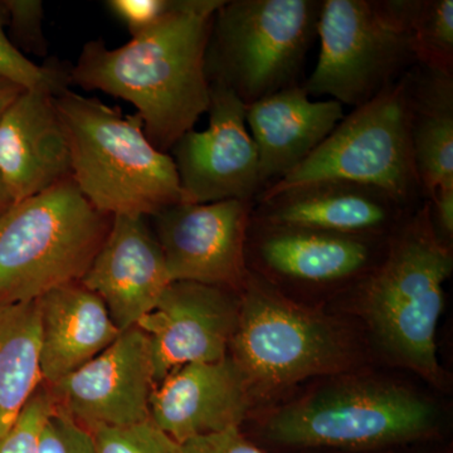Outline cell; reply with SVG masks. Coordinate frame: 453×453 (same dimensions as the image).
I'll return each instance as SVG.
<instances>
[{
    "instance_id": "21",
    "label": "cell",
    "mask_w": 453,
    "mask_h": 453,
    "mask_svg": "<svg viewBox=\"0 0 453 453\" xmlns=\"http://www.w3.org/2000/svg\"><path fill=\"white\" fill-rule=\"evenodd\" d=\"M412 148L423 199L453 183V74L412 68Z\"/></svg>"
},
{
    "instance_id": "12",
    "label": "cell",
    "mask_w": 453,
    "mask_h": 453,
    "mask_svg": "<svg viewBox=\"0 0 453 453\" xmlns=\"http://www.w3.org/2000/svg\"><path fill=\"white\" fill-rule=\"evenodd\" d=\"M46 387L56 410L88 431L148 421L157 387L148 336L138 326L125 330L94 359Z\"/></svg>"
},
{
    "instance_id": "15",
    "label": "cell",
    "mask_w": 453,
    "mask_h": 453,
    "mask_svg": "<svg viewBox=\"0 0 453 453\" xmlns=\"http://www.w3.org/2000/svg\"><path fill=\"white\" fill-rule=\"evenodd\" d=\"M416 208L380 188L325 179L259 196L252 219L329 234L388 240Z\"/></svg>"
},
{
    "instance_id": "8",
    "label": "cell",
    "mask_w": 453,
    "mask_h": 453,
    "mask_svg": "<svg viewBox=\"0 0 453 453\" xmlns=\"http://www.w3.org/2000/svg\"><path fill=\"white\" fill-rule=\"evenodd\" d=\"M437 419L434 405L404 387L351 381L285 405L266 434L282 446L371 449L428 436Z\"/></svg>"
},
{
    "instance_id": "11",
    "label": "cell",
    "mask_w": 453,
    "mask_h": 453,
    "mask_svg": "<svg viewBox=\"0 0 453 453\" xmlns=\"http://www.w3.org/2000/svg\"><path fill=\"white\" fill-rule=\"evenodd\" d=\"M210 127L188 131L170 149L181 202L257 201L262 193L257 148L247 130L246 105L231 89L211 85Z\"/></svg>"
},
{
    "instance_id": "22",
    "label": "cell",
    "mask_w": 453,
    "mask_h": 453,
    "mask_svg": "<svg viewBox=\"0 0 453 453\" xmlns=\"http://www.w3.org/2000/svg\"><path fill=\"white\" fill-rule=\"evenodd\" d=\"M43 386L40 312L35 301L0 305V437Z\"/></svg>"
},
{
    "instance_id": "18",
    "label": "cell",
    "mask_w": 453,
    "mask_h": 453,
    "mask_svg": "<svg viewBox=\"0 0 453 453\" xmlns=\"http://www.w3.org/2000/svg\"><path fill=\"white\" fill-rule=\"evenodd\" d=\"M55 97L25 89L0 118V174L16 203L71 177L70 145Z\"/></svg>"
},
{
    "instance_id": "24",
    "label": "cell",
    "mask_w": 453,
    "mask_h": 453,
    "mask_svg": "<svg viewBox=\"0 0 453 453\" xmlns=\"http://www.w3.org/2000/svg\"><path fill=\"white\" fill-rule=\"evenodd\" d=\"M8 13L4 0H0V76L26 89H43L58 96L70 88L71 67L56 58L46 65H35L12 44L7 31Z\"/></svg>"
},
{
    "instance_id": "23",
    "label": "cell",
    "mask_w": 453,
    "mask_h": 453,
    "mask_svg": "<svg viewBox=\"0 0 453 453\" xmlns=\"http://www.w3.org/2000/svg\"><path fill=\"white\" fill-rule=\"evenodd\" d=\"M412 33L417 65L453 74V0H419Z\"/></svg>"
},
{
    "instance_id": "5",
    "label": "cell",
    "mask_w": 453,
    "mask_h": 453,
    "mask_svg": "<svg viewBox=\"0 0 453 453\" xmlns=\"http://www.w3.org/2000/svg\"><path fill=\"white\" fill-rule=\"evenodd\" d=\"M323 0H225L211 20L205 50L211 85L252 105L299 85L318 37Z\"/></svg>"
},
{
    "instance_id": "28",
    "label": "cell",
    "mask_w": 453,
    "mask_h": 453,
    "mask_svg": "<svg viewBox=\"0 0 453 453\" xmlns=\"http://www.w3.org/2000/svg\"><path fill=\"white\" fill-rule=\"evenodd\" d=\"M37 453H96L91 431L53 408L42 425Z\"/></svg>"
},
{
    "instance_id": "7",
    "label": "cell",
    "mask_w": 453,
    "mask_h": 453,
    "mask_svg": "<svg viewBox=\"0 0 453 453\" xmlns=\"http://www.w3.org/2000/svg\"><path fill=\"white\" fill-rule=\"evenodd\" d=\"M325 179L380 188L413 208L425 201L412 148V70L344 116L314 153L259 196Z\"/></svg>"
},
{
    "instance_id": "20",
    "label": "cell",
    "mask_w": 453,
    "mask_h": 453,
    "mask_svg": "<svg viewBox=\"0 0 453 453\" xmlns=\"http://www.w3.org/2000/svg\"><path fill=\"white\" fill-rule=\"evenodd\" d=\"M35 303L44 386H52L94 359L121 334L103 300L80 281L53 288Z\"/></svg>"
},
{
    "instance_id": "2",
    "label": "cell",
    "mask_w": 453,
    "mask_h": 453,
    "mask_svg": "<svg viewBox=\"0 0 453 453\" xmlns=\"http://www.w3.org/2000/svg\"><path fill=\"white\" fill-rule=\"evenodd\" d=\"M55 104L70 145L71 178L97 211L149 219L181 202L175 164L151 144L138 113L124 115L70 88Z\"/></svg>"
},
{
    "instance_id": "16",
    "label": "cell",
    "mask_w": 453,
    "mask_h": 453,
    "mask_svg": "<svg viewBox=\"0 0 453 453\" xmlns=\"http://www.w3.org/2000/svg\"><path fill=\"white\" fill-rule=\"evenodd\" d=\"M80 282L103 300L120 332L136 326L172 283L148 217L113 216Z\"/></svg>"
},
{
    "instance_id": "4",
    "label": "cell",
    "mask_w": 453,
    "mask_h": 453,
    "mask_svg": "<svg viewBox=\"0 0 453 453\" xmlns=\"http://www.w3.org/2000/svg\"><path fill=\"white\" fill-rule=\"evenodd\" d=\"M111 219L85 198L71 177L16 203L0 217V305L31 303L81 281Z\"/></svg>"
},
{
    "instance_id": "32",
    "label": "cell",
    "mask_w": 453,
    "mask_h": 453,
    "mask_svg": "<svg viewBox=\"0 0 453 453\" xmlns=\"http://www.w3.org/2000/svg\"><path fill=\"white\" fill-rule=\"evenodd\" d=\"M26 88L0 76V118Z\"/></svg>"
},
{
    "instance_id": "3",
    "label": "cell",
    "mask_w": 453,
    "mask_h": 453,
    "mask_svg": "<svg viewBox=\"0 0 453 453\" xmlns=\"http://www.w3.org/2000/svg\"><path fill=\"white\" fill-rule=\"evenodd\" d=\"M451 247L438 240L423 201L389 238L386 255L359 283V303L378 344L399 365L438 383L436 334Z\"/></svg>"
},
{
    "instance_id": "9",
    "label": "cell",
    "mask_w": 453,
    "mask_h": 453,
    "mask_svg": "<svg viewBox=\"0 0 453 453\" xmlns=\"http://www.w3.org/2000/svg\"><path fill=\"white\" fill-rule=\"evenodd\" d=\"M232 357L251 388L273 389L338 372L348 360L338 332L250 273L241 288Z\"/></svg>"
},
{
    "instance_id": "25",
    "label": "cell",
    "mask_w": 453,
    "mask_h": 453,
    "mask_svg": "<svg viewBox=\"0 0 453 453\" xmlns=\"http://www.w3.org/2000/svg\"><path fill=\"white\" fill-rule=\"evenodd\" d=\"M91 434L96 453H179V443L151 419L127 427H98Z\"/></svg>"
},
{
    "instance_id": "19",
    "label": "cell",
    "mask_w": 453,
    "mask_h": 453,
    "mask_svg": "<svg viewBox=\"0 0 453 453\" xmlns=\"http://www.w3.org/2000/svg\"><path fill=\"white\" fill-rule=\"evenodd\" d=\"M342 118V104L332 98L310 100L303 83L247 106V127L257 148L262 189L275 184L314 153Z\"/></svg>"
},
{
    "instance_id": "30",
    "label": "cell",
    "mask_w": 453,
    "mask_h": 453,
    "mask_svg": "<svg viewBox=\"0 0 453 453\" xmlns=\"http://www.w3.org/2000/svg\"><path fill=\"white\" fill-rule=\"evenodd\" d=\"M179 453H262L241 434L240 428L190 438L179 445Z\"/></svg>"
},
{
    "instance_id": "31",
    "label": "cell",
    "mask_w": 453,
    "mask_h": 453,
    "mask_svg": "<svg viewBox=\"0 0 453 453\" xmlns=\"http://www.w3.org/2000/svg\"><path fill=\"white\" fill-rule=\"evenodd\" d=\"M427 202L434 234L449 247L453 237V183L438 187Z\"/></svg>"
},
{
    "instance_id": "14",
    "label": "cell",
    "mask_w": 453,
    "mask_h": 453,
    "mask_svg": "<svg viewBox=\"0 0 453 453\" xmlns=\"http://www.w3.org/2000/svg\"><path fill=\"white\" fill-rule=\"evenodd\" d=\"M238 312L240 299L231 290L170 283L157 306L136 325L150 342L155 386L180 366L228 356Z\"/></svg>"
},
{
    "instance_id": "29",
    "label": "cell",
    "mask_w": 453,
    "mask_h": 453,
    "mask_svg": "<svg viewBox=\"0 0 453 453\" xmlns=\"http://www.w3.org/2000/svg\"><path fill=\"white\" fill-rule=\"evenodd\" d=\"M172 3L173 0H109L105 4L135 37L157 25L168 13Z\"/></svg>"
},
{
    "instance_id": "6",
    "label": "cell",
    "mask_w": 453,
    "mask_h": 453,
    "mask_svg": "<svg viewBox=\"0 0 453 453\" xmlns=\"http://www.w3.org/2000/svg\"><path fill=\"white\" fill-rule=\"evenodd\" d=\"M419 0H323L320 53L303 82L310 96L359 107L417 65L413 20Z\"/></svg>"
},
{
    "instance_id": "1",
    "label": "cell",
    "mask_w": 453,
    "mask_h": 453,
    "mask_svg": "<svg viewBox=\"0 0 453 453\" xmlns=\"http://www.w3.org/2000/svg\"><path fill=\"white\" fill-rule=\"evenodd\" d=\"M223 2L173 0L157 25L119 49H107L101 40L88 42L71 67V82L129 101L151 144L169 154L210 109L205 50Z\"/></svg>"
},
{
    "instance_id": "10",
    "label": "cell",
    "mask_w": 453,
    "mask_h": 453,
    "mask_svg": "<svg viewBox=\"0 0 453 453\" xmlns=\"http://www.w3.org/2000/svg\"><path fill=\"white\" fill-rule=\"evenodd\" d=\"M255 202L177 203L149 217L170 281L242 288L250 271L246 244Z\"/></svg>"
},
{
    "instance_id": "13",
    "label": "cell",
    "mask_w": 453,
    "mask_h": 453,
    "mask_svg": "<svg viewBox=\"0 0 453 453\" xmlns=\"http://www.w3.org/2000/svg\"><path fill=\"white\" fill-rule=\"evenodd\" d=\"M388 241L273 225L251 216L247 267L253 265L250 273L270 283L339 285L363 279L377 266Z\"/></svg>"
},
{
    "instance_id": "17",
    "label": "cell",
    "mask_w": 453,
    "mask_h": 453,
    "mask_svg": "<svg viewBox=\"0 0 453 453\" xmlns=\"http://www.w3.org/2000/svg\"><path fill=\"white\" fill-rule=\"evenodd\" d=\"M251 386L234 357L190 363L172 372L150 399V419L175 442L240 428L251 404Z\"/></svg>"
},
{
    "instance_id": "33",
    "label": "cell",
    "mask_w": 453,
    "mask_h": 453,
    "mask_svg": "<svg viewBox=\"0 0 453 453\" xmlns=\"http://www.w3.org/2000/svg\"><path fill=\"white\" fill-rule=\"evenodd\" d=\"M14 204H16V202H14L13 196L9 192L4 179L0 174V217L4 216Z\"/></svg>"
},
{
    "instance_id": "26",
    "label": "cell",
    "mask_w": 453,
    "mask_h": 453,
    "mask_svg": "<svg viewBox=\"0 0 453 453\" xmlns=\"http://www.w3.org/2000/svg\"><path fill=\"white\" fill-rule=\"evenodd\" d=\"M8 13V38L19 52L47 56L43 32L44 7L40 0H4ZM23 53V52H22Z\"/></svg>"
},
{
    "instance_id": "27",
    "label": "cell",
    "mask_w": 453,
    "mask_h": 453,
    "mask_svg": "<svg viewBox=\"0 0 453 453\" xmlns=\"http://www.w3.org/2000/svg\"><path fill=\"white\" fill-rule=\"evenodd\" d=\"M53 408L52 396L43 384L27 403L13 427L0 437V453H37L42 425Z\"/></svg>"
}]
</instances>
